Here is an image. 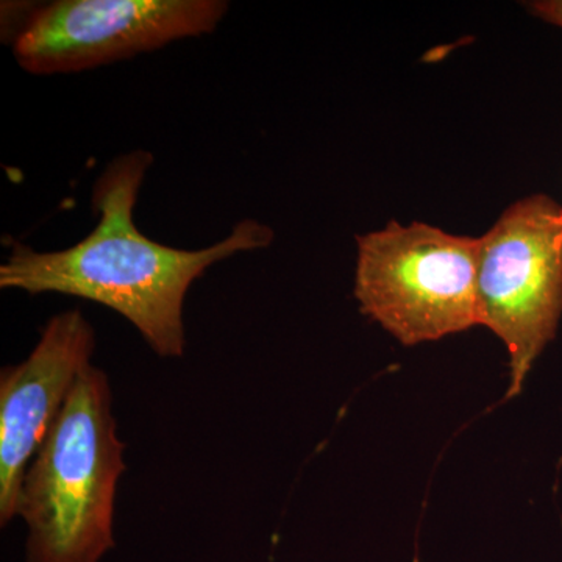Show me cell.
<instances>
[{
  "instance_id": "1",
  "label": "cell",
  "mask_w": 562,
  "mask_h": 562,
  "mask_svg": "<svg viewBox=\"0 0 562 562\" xmlns=\"http://www.w3.org/2000/svg\"><path fill=\"white\" fill-rule=\"evenodd\" d=\"M151 165L154 155L147 150L113 158L92 187L99 220L90 235L57 251L13 244L0 266V288L99 303L131 322L158 357L183 358L184 301L194 281L233 255L271 246L273 231L260 221L243 220L205 249L154 241L135 224L136 202Z\"/></svg>"
},
{
  "instance_id": "2",
  "label": "cell",
  "mask_w": 562,
  "mask_h": 562,
  "mask_svg": "<svg viewBox=\"0 0 562 562\" xmlns=\"http://www.w3.org/2000/svg\"><path fill=\"white\" fill-rule=\"evenodd\" d=\"M124 450L109 375L91 366L22 482L18 517L27 525V562H101L113 549Z\"/></svg>"
},
{
  "instance_id": "3",
  "label": "cell",
  "mask_w": 562,
  "mask_h": 562,
  "mask_svg": "<svg viewBox=\"0 0 562 562\" xmlns=\"http://www.w3.org/2000/svg\"><path fill=\"white\" fill-rule=\"evenodd\" d=\"M355 299L403 346L438 341L482 325L480 238L391 221L357 236Z\"/></svg>"
},
{
  "instance_id": "4",
  "label": "cell",
  "mask_w": 562,
  "mask_h": 562,
  "mask_svg": "<svg viewBox=\"0 0 562 562\" xmlns=\"http://www.w3.org/2000/svg\"><path fill=\"white\" fill-rule=\"evenodd\" d=\"M479 303L508 350L516 397L562 314V209L549 195L514 203L480 238Z\"/></svg>"
},
{
  "instance_id": "5",
  "label": "cell",
  "mask_w": 562,
  "mask_h": 562,
  "mask_svg": "<svg viewBox=\"0 0 562 562\" xmlns=\"http://www.w3.org/2000/svg\"><path fill=\"white\" fill-rule=\"evenodd\" d=\"M224 0H57L36 7L13 38L33 76L83 72L216 31Z\"/></svg>"
},
{
  "instance_id": "6",
  "label": "cell",
  "mask_w": 562,
  "mask_h": 562,
  "mask_svg": "<svg viewBox=\"0 0 562 562\" xmlns=\"http://www.w3.org/2000/svg\"><path fill=\"white\" fill-rule=\"evenodd\" d=\"M95 331L80 310L50 317L35 349L0 372V524L18 517L25 472L60 416L81 373L91 368Z\"/></svg>"
},
{
  "instance_id": "7",
  "label": "cell",
  "mask_w": 562,
  "mask_h": 562,
  "mask_svg": "<svg viewBox=\"0 0 562 562\" xmlns=\"http://www.w3.org/2000/svg\"><path fill=\"white\" fill-rule=\"evenodd\" d=\"M530 10L532 14L541 20L550 22L562 29V0H541V2H531Z\"/></svg>"
}]
</instances>
